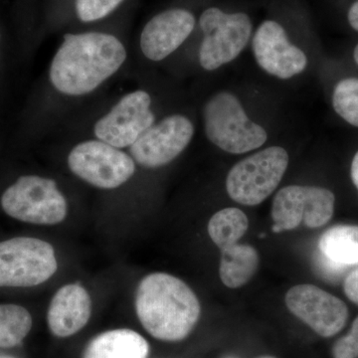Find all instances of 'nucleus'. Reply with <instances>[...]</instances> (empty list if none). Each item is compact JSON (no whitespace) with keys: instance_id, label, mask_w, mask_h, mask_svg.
I'll use <instances>...</instances> for the list:
<instances>
[{"instance_id":"nucleus-10","label":"nucleus","mask_w":358,"mask_h":358,"mask_svg":"<svg viewBox=\"0 0 358 358\" xmlns=\"http://www.w3.org/2000/svg\"><path fill=\"white\" fill-rule=\"evenodd\" d=\"M155 124L152 98L147 92L138 90L122 96L96 121L94 134L96 140L121 150L133 145Z\"/></svg>"},{"instance_id":"nucleus-19","label":"nucleus","mask_w":358,"mask_h":358,"mask_svg":"<svg viewBox=\"0 0 358 358\" xmlns=\"http://www.w3.org/2000/svg\"><path fill=\"white\" fill-rule=\"evenodd\" d=\"M249 227L248 217L241 209L228 207L212 216L208 234L221 251L237 244Z\"/></svg>"},{"instance_id":"nucleus-2","label":"nucleus","mask_w":358,"mask_h":358,"mask_svg":"<svg viewBox=\"0 0 358 358\" xmlns=\"http://www.w3.org/2000/svg\"><path fill=\"white\" fill-rule=\"evenodd\" d=\"M136 310L145 331L164 341L185 339L201 313L199 299L190 287L166 273H154L141 280Z\"/></svg>"},{"instance_id":"nucleus-6","label":"nucleus","mask_w":358,"mask_h":358,"mask_svg":"<svg viewBox=\"0 0 358 358\" xmlns=\"http://www.w3.org/2000/svg\"><path fill=\"white\" fill-rule=\"evenodd\" d=\"M57 268L55 251L48 242L30 237L0 242V287L38 286Z\"/></svg>"},{"instance_id":"nucleus-14","label":"nucleus","mask_w":358,"mask_h":358,"mask_svg":"<svg viewBox=\"0 0 358 358\" xmlns=\"http://www.w3.org/2000/svg\"><path fill=\"white\" fill-rule=\"evenodd\" d=\"M194 26V15L185 9H169L159 13L148 21L141 32V52L155 62L164 60L178 50Z\"/></svg>"},{"instance_id":"nucleus-23","label":"nucleus","mask_w":358,"mask_h":358,"mask_svg":"<svg viewBox=\"0 0 358 358\" xmlns=\"http://www.w3.org/2000/svg\"><path fill=\"white\" fill-rule=\"evenodd\" d=\"M334 358H358V317L350 333L336 341L333 348Z\"/></svg>"},{"instance_id":"nucleus-30","label":"nucleus","mask_w":358,"mask_h":358,"mask_svg":"<svg viewBox=\"0 0 358 358\" xmlns=\"http://www.w3.org/2000/svg\"><path fill=\"white\" fill-rule=\"evenodd\" d=\"M0 38H1V34H0Z\"/></svg>"},{"instance_id":"nucleus-20","label":"nucleus","mask_w":358,"mask_h":358,"mask_svg":"<svg viewBox=\"0 0 358 358\" xmlns=\"http://www.w3.org/2000/svg\"><path fill=\"white\" fill-rule=\"evenodd\" d=\"M32 327V317L25 308L0 305V348L20 345Z\"/></svg>"},{"instance_id":"nucleus-13","label":"nucleus","mask_w":358,"mask_h":358,"mask_svg":"<svg viewBox=\"0 0 358 358\" xmlns=\"http://www.w3.org/2000/svg\"><path fill=\"white\" fill-rule=\"evenodd\" d=\"M252 48L259 66L280 79H289L307 68L305 52L291 43L284 27L275 21L266 20L259 26Z\"/></svg>"},{"instance_id":"nucleus-5","label":"nucleus","mask_w":358,"mask_h":358,"mask_svg":"<svg viewBox=\"0 0 358 358\" xmlns=\"http://www.w3.org/2000/svg\"><path fill=\"white\" fill-rule=\"evenodd\" d=\"M7 215L36 225H56L65 220L68 204L57 183L37 176H24L9 186L1 196Z\"/></svg>"},{"instance_id":"nucleus-1","label":"nucleus","mask_w":358,"mask_h":358,"mask_svg":"<svg viewBox=\"0 0 358 358\" xmlns=\"http://www.w3.org/2000/svg\"><path fill=\"white\" fill-rule=\"evenodd\" d=\"M128 57L121 40L102 32L65 34L52 59L49 77L59 93L79 96L95 91Z\"/></svg>"},{"instance_id":"nucleus-21","label":"nucleus","mask_w":358,"mask_h":358,"mask_svg":"<svg viewBox=\"0 0 358 358\" xmlns=\"http://www.w3.org/2000/svg\"><path fill=\"white\" fill-rule=\"evenodd\" d=\"M333 107L336 114L346 122L358 128V79L348 78L336 85L333 93Z\"/></svg>"},{"instance_id":"nucleus-22","label":"nucleus","mask_w":358,"mask_h":358,"mask_svg":"<svg viewBox=\"0 0 358 358\" xmlns=\"http://www.w3.org/2000/svg\"><path fill=\"white\" fill-rule=\"evenodd\" d=\"M124 0H76L78 17L83 22H93L109 15Z\"/></svg>"},{"instance_id":"nucleus-16","label":"nucleus","mask_w":358,"mask_h":358,"mask_svg":"<svg viewBox=\"0 0 358 358\" xmlns=\"http://www.w3.org/2000/svg\"><path fill=\"white\" fill-rule=\"evenodd\" d=\"M150 346L140 334L131 329H114L94 338L84 358H147Z\"/></svg>"},{"instance_id":"nucleus-29","label":"nucleus","mask_w":358,"mask_h":358,"mask_svg":"<svg viewBox=\"0 0 358 358\" xmlns=\"http://www.w3.org/2000/svg\"><path fill=\"white\" fill-rule=\"evenodd\" d=\"M0 358H13V357H0Z\"/></svg>"},{"instance_id":"nucleus-24","label":"nucleus","mask_w":358,"mask_h":358,"mask_svg":"<svg viewBox=\"0 0 358 358\" xmlns=\"http://www.w3.org/2000/svg\"><path fill=\"white\" fill-rule=\"evenodd\" d=\"M343 289L346 296L358 306V268L346 277Z\"/></svg>"},{"instance_id":"nucleus-9","label":"nucleus","mask_w":358,"mask_h":358,"mask_svg":"<svg viewBox=\"0 0 358 358\" xmlns=\"http://www.w3.org/2000/svg\"><path fill=\"white\" fill-rule=\"evenodd\" d=\"M336 196L319 186L289 185L275 194L272 205V230L296 229L303 222L308 228L326 225L334 212Z\"/></svg>"},{"instance_id":"nucleus-8","label":"nucleus","mask_w":358,"mask_h":358,"mask_svg":"<svg viewBox=\"0 0 358 358\" xmlns=\"http://www.w3.org/2000/svg\"><path fill=\"white\" fill-rule=\"evenodd\" d=\"M68 166L78 178L102 189L120 187L136 173L131 155L99 140L78 143L68 155Z\"/></svg>"},{"instance_id":"nucleus-17","label":"nucleus","mask_w":358,"mask_h":358,"mask_svg":"<svg viewBox=\"0 0 358 358\" xmlns=\"http://www.w3.org/2000/svg\"><path fill=\"white\" fill-rule=\"evenodd\" d=\"M259 266L258 252L245 244L222 250L219 274L227 288H241L254 277Z\"/></svg>"},{"instance_id":"nucleus-12","label":"nucleus","mask_w":358,"mask_h":358,"mask_svg":"<svg viewBox=\"0 0 358 358\" xmlns=\"http://www.w3.org/2000/svg\"><path fill=\"white\" fill-rule=\"evenodd\" d=\"M286 305L322 338H331L345 326L348 307L334 294L313 285H298L289 289Z\"/></svg>"},{"instance_id":"nucleus-25","label":"nucleus","mask_w":358,"mask_h":358,"mask_svg":"<svg viewBox=\"0 0 358 358\" xmlns=\"http://www.w3.org/2000/svg\"><path fill=\"white\" fill-rule=\"evenodd\" d=\"M348 22L358 32V0L350 6L348 14Z\"/></svg>"},{"instance_id":"nucleus-11","label":"nucleus","mask_w":358,"mask_h":358,"mask_svg":"<svg viewBox=\"0 0 358 358\" xmlns=\"http://www.w3.org/2000/svg\"><path fill=\"white\" fill-rule=\"evenodd\" d=\"M194 134L192 121L183 115H171L152 124L129 147L134 162L145 169L166 166L187 148Z\"/></svg>"},{"instance_id":"nucleus-3","label":"nucleus","mask_w":358,"mask_h":358,"mask_svg":"<svg viewBox=\"0 0 358 358\" xmlns=\"http://www.w3.org/2000/svg\"><path fill=\"white\" fill-rule=\"evenodd\" d=\"M204 131L213 145L233 155L258 150L268 140L263 127L252 122L234 94L218 92L205 103Z\"/></svg>"},{"instance_id":"nucleus-28","label":"nucleus","mask_w":358,"mask_h":358,"mask_svg":"<svg viewBox=\"0 0 358 358\" xmlns=\"http://www.w3.org/2000/svg\"><path fill=\"white\" fill-rule=\"evenodd\" d=\"M260 358H275V357H260Z\"/></svg>"},{"instance_id":"nucleus-7","label":"nucleus","mask_w":358,"mask_h":358,"mask_svg":"<svg viewBox=\"0 0 358 358\" xmlns=\"http://www.w3.org/2000/svg\"><path fill=\"white\" fill-rule=\"evenodd\" d=\"M199 24L204 35L199 63L207 71L218 69L236 59L248 43L253 27L246 13H226L217 7L206 9Z\"/></svg>"},{"instance_id":"nucleus-4","label":"nucleus","mask_w":358,"mask_h":358,"mask_svg":"<svg viewBox=\"0 0 358 358\" xmlns=\"http://www.w3.org/2000/svg\"><path fill=\"white\" fill-rule=\"evenodd\" d=\"M289 166L288 152L281 147L259 150L230 169L226 189L237 203L256 206L275 192Z\"/></svg>"},{"instance_id":"nucleus-27","label":"nucleus","mask_w":358,"mask_h":358,"mask_svg":"<svg viewBox=\"0 0 358 358\" xmlns=\"http://www.w3.org/2000/svg\"><path fill=\"white\" fill-rule=\"evenodd\" d=\"M353 58H355V63L358 65V43L355 46V51H353Z\"/></svg>"},{"instance_id":"nucleus-15","label":"nucleus","mask_w":358,"mask_h":358,"mask_svg":"<svg viewBox=\"0 0 358 358\" xmlns=\"http://www.w3.org/2000/svg\"><path fill=\"white\" fill-rule=\"evenodd\" d=\"M92 315V300L87 289L70 284L58 289L49 306L47 320L54 336H74L87 324Z\"/></svg>"},{"instance_id":"nucleus-26","label":"nucleus","mask_w":358,"mask_h":358,"mask_svg":"<svg viewBox=\"0 0 358 358\" xmlns=\"http://www.w3.org/2000/svg\"><path fill=\"white\" fill-rule=\"evenodd\" d=\"M350 176H352L353 185L358 190V152L353 157L352 167H350Z\"/></svg>"},{"instance_id":"nucleus-18","label":"nucleus","mask_w":358,"mask_h":358,"mask_svg":"<svg viewBox=\"0 0 358 358\" xmlns=\"http://www.w3.org/2000/svg\"><path fill=\"white\" fill-rule=\"evenodd\" d=\"M320 251L336 265H358V226L338 225L320 238Z\"/></svg>"}]
</instances>
